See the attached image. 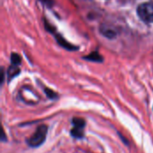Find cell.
<instances>
[{
  "label": "cell",
  "instance_id": "cell-4",
  "mask_svg": "<svg viewBox=\"0 0 153 153\" xmlns=\"http://www.w3.org/2000/svg\"><path fill=\"white\" fill-rule=\"evenodd\" d=\"M54 35H55V39H56L57 44L59 46H61L62 48H65V49H67L69 51H75V50L78 49V47L77 46H74L72 43H70L69 41H67L61 34L55 32Z\"/></svg>",
  "mask_w": 153,
  "mask_h": 153
},
{
  "label": "cell",
  "instance_id": "cell-1",
  "mask_svg": "<svg viewBox=\"0 0 153 153\" xmlns=\"http://www.w3.org/2000/svg\"><path fill=\"white\" fill-rule=\"evenodd\" d=\"M48 126L46 125H40L38 126L34 134L27 139V144L31 148H37L44 143L47 134H48Z\"/></svg>",
  "mask_w": 153,
  "mask_h": 153
},
{
  "label": "cell",
  "instance_id": "cell-3",
  "mask_svg": "<svg viewBox=\"0 0 153 153\" xmlns=\"http://www.w3.org/2000/svg\"><path fill=\"white\" fill-rule=\"evenodd\" d=\"M73 129L70 131L71 136L76 139H82L84 137V128L86 126V122L84 119L81 117H74L72 120Z\"/></svg>",
  "mask_w": 153,
  "mask_h": 153
},
{
  "label": "cell",
  "instance_id": "cell-9",
  "mask_svg": "<svg viewBox=\"0 0 153 153\" xmlns=\"http://www.w3.org/2000/svg\"><path fill=\"white\" fill-rule=\"evenodd\" d=\"M44 91H45V93H46V95H47V97L48 98V99H50V100H56V99H57V94L53 91V90H51V89H48V88H44Z\"/></svg>",
  "mask_w": 153,
  "mask_h": 153
},
{
  "label": "cell",
  "instance_id": "cell-8",
  "mask_svg": "<svg viewBox=\"0 0 153 153\" xmlns=\"http://www.w3.org/2000/svg\"><path fill=\"white\" fill-rule=\"evenodd\" d=\"M22 62V58L20 55L17 53H12L11 54V64L14 65H19Z\"/></svg>",
  "mask_w": 153,
  "mask_h": 153
},
{
  "label": "cell",
  "instance_id": "cell-5",
  "mask_svg": "<svg viewBox=\"0 0 153 153\" xmlns=\"http://www.w3.org/2000/svg\"><path fill=\"white\" fill-rule=\"evenodd\" d=\"M100 31L104 37L108 39H115L117 35V30L114 28L108 25H101L100 28Z\"/></svg>",
  "mask_w": 153,
  "mask_h": 153
},
{
  "label": "cell",
  "instance_id": "cell-12",
  "mask_svg": "<svg viewBox=\"0 0 153 153\" xmlns=\"http://www.w3.org/2000/svg\"><path fill=\"white\" fill-rule=\"evenodd\" d=\"M4 80V68L2 67L1 68V84H3Z\"/></svg>",
  "mask_w": 153,
  "mask_h": 153
},
{
  "label": "cell",
  "instance_id": "cell-6",
  "mask_svg": "<svg viewBox=\"0 0 153 153\" xmlns=\"http://www.w3.org/2000/svg\"><path fill=\"white\" fill-rule=\"evenodd\" d=\"M83 59L91 61V62H95V63H101V62H103V56L98 51L91 52V54L83 56Z\"/></svg>",
  "mask_w": 153,
  "mask_h": 153
},
{
  "label": "cell",
  "instance_id": "cell-11",
  "mask_svg": "<svg viewBox=\"0 0 153 153\" xmlns=\"http://www.w3.org/2000/svg\"><path fill=\"white\" fill-rule=\"evenodd\" d=\"M43 5H45L48 8H52L53 5L55 4V1L54 0H39Z\"/></svg>",
  "mask_w": 153,
  "mask_h": 153
},
{
  "label": "cell",
  "instance_id": "cell-10",
  "mask_svg": "<svg viewBox=\"0 0 153 153\" xmlns=\"http://www.w3.org/2000/svg\"><path fill=\"white\" fill-rule=\"evenodd\" d=\"M44 28L46 29V30H48V32H50L52 34H54L56 32V28L51 23H49L46 19H44Z\"/></svg>",
  "mask_w": 153,
  "mask_h": 153
},
{
  "label": "cell",
  "instance_id": "cell-2",
  "mask_svg": "<svg viewBox=\"0 0 153 153\" xmlns=\"http://www.w3.org/2000/svg\"><path fill=\"white\" fill-rule=\"evenodd\" d=\"M137 14L143 22L146 23L153 22V2L141 4L137 8Z\"/></svg>",
  "mask_w": 153,
  "mask_h": 153
},
{
  "label": "cell",
  "instance_id": "cell-7",
  "mask_svg": "<svg viewBox=\"0 0 153 153\" xmlns=\"http://www.w3.org/2000/svg\"><path fill=\"white\" fill-rule=\"evenodd\" d=\"M20 72H21V70H20V68L18 67V65H11L9 66V68L7 69V72H6L8 81H11L13 78L16 77V76L20 74Z\"/></svg>",
  "mask_w": 153,
  "mask_h": 153
}]
</instances>
